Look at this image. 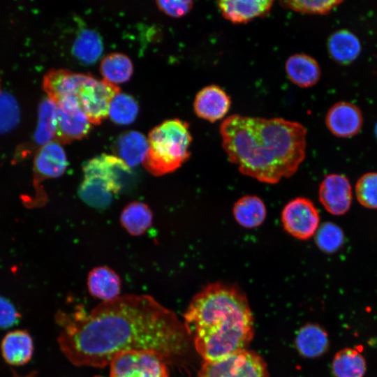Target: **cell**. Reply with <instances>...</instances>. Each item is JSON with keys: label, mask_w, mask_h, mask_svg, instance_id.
Returning a JSON list of instances; mask_svg holds the SVG:
<instances>
[{"label": "cell", "mask_w": 377, "mask_h": 377, "mask_svg": "<svg viewBox=\"0 0 377 377\" xmlns=\"http://www.w3.org/2000/svg\"><path fill=\"white\" fill-rule=\"evenodd\" d=\"M58 343L73 365L103 368L118 355L152 351L169 363L186 352L189 336L175 313L148 295H124L89 311H59Z\"/></svg>", "instance_id": "obj_1"}, {"label": "cell", "mask_w": 377, "mask_h": 377, "mask_svg": "<svg viewBox=\"0 0 377 377\" xmlns=\"http://www.w3.org/2000/svg\"><path fill=\"white\" fill-rule=\"evenodd\" d=\"M306 133L297 121L238 114L220 126L228 160L242 174L269 184L297 172L306 156Z\"/></svg>", "instance_id": "obj_2"}, {"label": "cell", "mask_w": 377, "mask_h": 377, "mask_svg": "<svg viewBox=\"0 0 377 377\" xmlns=\"http://www.w3.org/2000/svg\"><path fill=\"white\" fill-rule=\"evenodd\" d=\"M184 324L204 361H216L246 350L254 335L247 298L237 286L216 282L191 300Z\"/></svg>", "instance_id": "obj_3"}, {"label": "cell", "mask_w": 377, "mask_h": 377, "mask_svg": "<svg viewBox=\"0 0 377 377\" xmlns=\"http://www.w3.org/2000/svg\"><path fill=\"white\" fill-rule=\"evenodd\" d=\"M147 140L149 149L142 165L154 176L173 172L190 158L192 136L186 121L165 120L149 131Z\"/></svg>", "instance_id": "obj_4"}, {"label": "cell", "mask_w": 377, "mask_h": 377, "mask_svg": "<svg viewBox=\"0 0 377 377\" xmlns=\"http://www.w3.org/2000/svg\"><path fill=\"white\" fill-rule=\"evenodd\" d=\"M198 377H269V375L263 359L246 349L219 360L204 361Z\"/></svg>", "instance_id": "obj_5"}, {"label": "cell", "mask_w": 377, "mask_h": 377, "mask_svg": "<svg viewBox=\"0 0 377 377\" xmlns=\"http://www.w3.org/2000/svg\"><path fill=\"white\" fill-rule=\"evenodd\" d=\"M109 366L110 377H169L168 362L152 351L133 350L119 354Z\"/></svg>", "instance_id": "obj_6"}, {"label": "cell", "mask_w": 377, "mask_h": 377, "mask_svg": "<svg viewBox=\"0 0 377 377\" xmlns=\"http://www.w3.org/2000/svg\"><path fill=\"white\" fill-rule=\"evenodd\" d=\"M120 92L117 84L104 79L97 80L89 74L75 99L90 123L98 125L108 116L111 101Z\"/></svg>", "instance_id": "obj_7"}, {"label": "cell", "mask_w": 377, "mask_h": 377, "mask_svg": "<svg viewBox=\"0 0 377 377\" xmlns=\"http://www.w3.org/2000/svg\"><path fill=\"white\" fill-rule=\"evenodd\" d=\"M67 166L65 150L59 142L53 140L39 147L34 157L33 167V183L36 191L35 205H41L47 200L40 184L47 179L59 177Z\"/></svg>", "instance_id": "obj_8"}, {"label": "cell", "mask_w": 377, "mask_h": 377, "mask_svg": "<svg viewBox=\"0 0 377 377\" xmlns=\"http://www.w3.org/2000/svg\"><path fill=\"white\" fill-rule=\"evenodd\" d=\"M281 218L284 230L299 239H309L319 228L318 211L306 198L297 197L289 201L284 206Z\"/></svg>", "instance_id": "obj_9"}, {"label": "cell", "mask_w": 377, "mask_h": 377, "mask_svg": "<svg viewBox=\"0 0 377 377\" xmlns=\"http://www.w3.org/2000/svg\"><path fill=\"white\" fill-rule=\"evenodd\" d=\"M57 105L55 140L68 144L85 137L91 129L89 119L74 98H68Z\"/></svg>", "instance_id": "obj_10"}, {"label": "cell", "mask_w": 377, "mask_h": 377, "mask_svg": "<svg viewBox=\"0 0 377 377\" xmlns=\"http://www.w3.org/2000/svg\"><path fill=\"white\" fill-rule=\"evenodd\" d=\"M82 172L84 177L97 179L115 195L123 188L131 169L117 156L102 154L85 162Z\"/></svg>", "instance_id": "obj_11"}, {"label": "cell", "mask_w": 377, "mask_h": 377, "mask_svg": "<svg viewBox=\"0 0 377 377\" xmlns=\"http://www.w3.org/2000/svg\"><path fill=\"white\" fill-rule=\"evenodd\" d=\"M318 197L325 209L332 214L346 213L352 202V188L347 177L330 174L321 182Z\"/></svg>", "instance_id": "obj_12"}, {"label": "cell", "mask_w": 377, "mask_h": 377, "mask_svg": "<svg viewBox=\"0 0 377 377\" xmlns=\"http://www.w3.org/2000/svg\"><path fill=\"white\" fill-rule=\"evenodd\" d=\"M89 75L67 69H51L43 77V89L47 98L57 104L68 98H75Z\"/></svg>", "instance_id": "obj_13"}, {"label": "cell", "mask_w": 377, "mask_h": 377, "mask_svg": "<svg viewBox=\"0 0 377 377\" xmlns=\"http://www.w3.org/2000/svg\"><path fill=\"white\" fill-rule=\"evenodd\" d=\"M325 123L330 131L339 138L357 135L362 128L363 116L360 109L349 102L340 101L328 110Z\"/></svg>", "instance_id": "obj_14"}, {"label": "cell", "mask_w": 377, "mask_h": 377, "mask_svg": "<svg viewBox=\"0 0 377 377\" xmlns=\"http://www.w3.org/2000/svg\"><path fill=\"white\" fill-rule=\"evenodd\" d=\"M231 99L229 95L216 84L201 89L196 94L193 101L195 114L210 122L223 118L229 111Z\"/></svg>", "instance_id": "obj_15"}, {"label": "cell", "mask_w": 377, "mask_h": 377, "mask_svg": "<svg viewBox=\"0 0 377 377\" xmlns=\"http://www.w3.org/2000/svg\"><path fill=\"white\" fill-rule=\"evenodd\" d=\"M274 1L270 0L219 1L216 2L222 16L234 24H244L267 15Z\"/></svg>", "instance_id": "obj_16"}, {"label": "cell", "mask_w": 377, "mask_h": 377, "mask_svg": "<svg viewBox=\"0 0 377 377\" xmlns=\"http://www.w3.org/2000/svg\"><path fill=\"white\" fill-rule=\"evenodd\" d=\"M87 285L92 297L108 302L119 297L121 283L120 277L113 269L99 266L89 272Z\"/></svg>", "instance_id": "obj_17"}, {"label": "cell", "mask_w": 377, "mask_h": 377, "mask_svg": "<svg viewBox=\"0 0 377 377\" xmlns=\"http://www.w3.org/2000/svg\"><path fill=\"white\" fill-rule=\"evenodd\" d=\"M285 70L288 79L302 88L316 84L321 75L318 62L306 54H295L289 57L285 64Z\"/></svg>", "instance_id": "obj_18"}, {"label": "cell", "mask_w": 377, "mask_h": 377, "mask_svg": "<svg viewBox=\"0 0 377 377\" xmlns=\"http://www.w3.org/2000/svg\"><path fill=\"white\" fill-rule=\"evenodd\" d=\"M4 360L14 366L27 363L34 352L33 340L25 330H16L9 332L3 337L1 345Z\"/></svg>", "instance_id": "obj_19"}, {"label": "cell", "mask_w": 377, "mask_h": 377, "mask_svg": "<svg viewBox=\"0 0 377 377\" xmlns=\"http://www.w3.org/2000/svg\"><path fill=\"white\" fill-rule=\"evenodd\" d=\"M327 50L334 61L347 65L359 56L361 43L353 32L347 29H340L332 34L328 38Z\"/></svg>", "instance_id": "obj_20"}, {"label": "cell", "mask_w": 377, "mask_h": 377, "mask_svg": "<svg viewBox=\"0 0 377 377\" xmlns=\"http://www.w3.org/2000/svg\"><path fill=\"white\" fill-rule=\"evenodd\" d=\"M149 149L148 140L141 133L129 131L117 140L115 151L130 168L143 163Z\"/></svg>", "instance_id": "obj_21"}, {"label": "cell", "mask_w": 377, "mask_h": 377, "mask_svg": "<svg viewBox=\"0 0 377 377\" xmlns=\"http://www.w3.org/2000/svg\"><path fill=\"white\" fill-rule=\"evenodd\" d=\"M235 221L245 228L260 226L266 219L267 209L263 200L257 195H247L238 199L233 205Z\"/></svg>", "instance_id": "obj_22"}, {"label": "cell", "mask_w": 377, "mask_h": 377, "mask_svg": "<svg viewBox=\"0 0 377 377\" xmlns=\"http://www.w3.org/2000/svg\"><path fill=\"white\" fill-rule=\"evenodd\" d=\"M325 331L318 325L308 324L302 327L295 339L299 353L306 357H316L324 353L328 347Z\"/></svg>", "instance_id": "obj_23"}, {"label": "cell", "mask_w": 377, "mask_h": 377, "mask_svg": "<svg viewBox=\"0 0 377 377\" xmlns=\"http://www.w3.org/2000/svg\"><path fill=\"white\" fill-rule=\"evenodd\" d=\"M153 214L149 207L140 201L128 203L121 211L120 223L133 236L144 234L152 224Z\"/></svg>", "instance_id": "obj_24"}, {"label": "cell", "mask_w": 377, "mask_h": 377, "mask_svg": "<svg viewBox=\"0 0 377 377\" xmlns=\"http://www.w3.org/2000/svg\"><path fill=\"white\" fill-rule=\"evenodd\" d=\"M100 72L104 80L114 84H120L131 78L133 66L131 60L126 54L113 52L102 59Z\"/></svg>", "instance_id": "obj_25"}, {"label": "cell", "mask_w": 377, "mask_h": 377, "mask_svg": "<svg viewBox=\"0 0 377 377\" xmlns=\"http://www.w3.org/2000/svg\"><path fill=\"white\" fill-rule=\"evenodd\" d=\"M332 371L336 377H363L366 362L360 353L353 348L339 351L332 361Z\"/></svg>", "instance_id": "obj_26"}, {"label": "cell", "mask_w": 377, "mask_h": 377, "mask_svg": "<svg viewBox=\"0 0 377 377\" xmlns=\"http://www.w3.org/2000/svg\"><path fill=\"white\" fill-rule=\"evenodd\" d=\"M77 193L87 205L105 209L112 202L114 194L102 182L96 178L83 177Z\"/></svg>", "instance_id": "obj_27"}, {"label": "cell", "mask_w": 377, "mask_h": 377, "mask_svg": "<svg viewBox=\"0 0 377 377\" xmlns=\"http://www.w3.org/2000/svg\"><path fill=\"white\" fill-rule=\"evenodd\" d=\"M57 132V105L47 98L38 108V121L34 140L41 146L53 141Z\"/></svg>", "instance_id": "obj_28"}, {"label": "cell", "mask_w": 377, "mask_h": 377, "mask_svg": "<svg viewBox=\"0 0 377 377\" xmlns=\"http://www.w3.org/2000/svg\"><path fill=\"white\" fill-rule=\"evenodd\" d=\"M103 49L102 39L94 31L84 29L77 36L73 46L74 55L80 61L90 64L96 62Z\"/></svg>", "instance_id": "obj_29"}, {"label": "cell", "mask_w": 377, "mask_h": 377, "mask_svg": "<svg viewBox=\"0 0 377 377\" xmlns=\"http://www.w3.org/2000/svg\"><path fill=\"white\" fill-rule=\"evenodd\" d=\"M138 110L135 99L128 94L120 92L111 101L108 116L116 124L127 125L135 121Z\"/></svg>", "instance_id": "obj_30"}, {"label": "cell", "mask_w": 377, "mask_h": 377, "mask_svg": "<svg viewBox=\"0 0 377 377\" xmlns=\"http://www.w3.org/2000/svg\"><path fill=\"white\" fill-rule=\"evenodd\" d=\"M316 243L323 252L331 253L343 245L344 235L342 230L333 223H324L316 232Z\"/></svg>", "instance_id": "obj_31"}, {"label": "cell", "mask_w": 377, "mask_h": 377, "mask_svg": "<svg viewBox=\"0 0 377 377\" xmlns=\"http://www.w3.org/2000/svg\"><path fill=\"white\" fill-rule=\"evenodd\" d=\"M281 6L304 14H321L325 15L330 13L332 9L342 3L341 0H325V1H306V0H291L281 1Z\"/></svg>", "instance_id": "obj_32"}, {"label": "cell", "mask_w": 377, "mask_h": 377, "mask_svg": "<svg viewBox=\"0 0 377 377\" xmlns=\"http://www.w3.org/2000/svg\"><path fill=\"white\" fill-rule=\"evenodd\" d=\"M355 193L362 206L377 209V172L363 175L356 183Z\"/></svg>", "instance_id": "obj_33"}, {"label": "cell", "mask_w": 377, "mask_h": 377, "mask_svg": "<svg viewBox=\"0 0 377 377\" xmlns=\"http://www.w3.org/2000/svg\"><path fill=\"white\" fill-rule=\"evenodd\" d=\"M15 99L0 91V133L13 128L18 122L20 112Z\"/></svg>", "instance_id": "obj_34"}, {"label": "cell", "mask_w": 377, "mask_h": 377, "mask_svg": "<svg viewBox=\"0 0 377 377\" xmlns=\"http://www.w3.org/2000/svg\"><path fill=\"white\" fill-rule=\"evenodd\" d=\"M158 9L168 16L181 17L188 14L193 6L191 0L156 1Z\"/></svg>", "instance_id": "obj_35"}, {"label": "cell", "mask_w": 377, "mask_h": 377, "mask_svg": "<svg viewBox=\"0 0 377 377\" xmlns=\"http://www.w3.org/2000/svg\"><path fill=\"white\" fill-rule=\"evenodd\" d=\"M15 315L9 302L0 297V325H8L12 323L16 319Z\"/></svg>", "instance_id": "obj_36"}, {"label": "cell", "mask_w": 377, "mask_h": 377, "mask_svg": "<svg viewBox=\"0 0 377 377\" xmlns=\"http://www.w3.org/2000/svg\"><path fill=\"white\" fill-rule=\"evenodd\" d=\"M376 135H377V124H376Z\"/></svg>", "instance_id": "obj_37"}, {"label": "cell", "mask_w": 377, "mask_h": 377, "mask_svg": "<svg viewBox=\"0 0 377 377\" xmlns=\"http://www.w3.org/2000/svg\"><path fill=\"white\" fill-rule=\"evenodd\" d=\"M95 377H101V376H95Z\"/></svg>", "instance_id": "obj_38"}]
</instances>
